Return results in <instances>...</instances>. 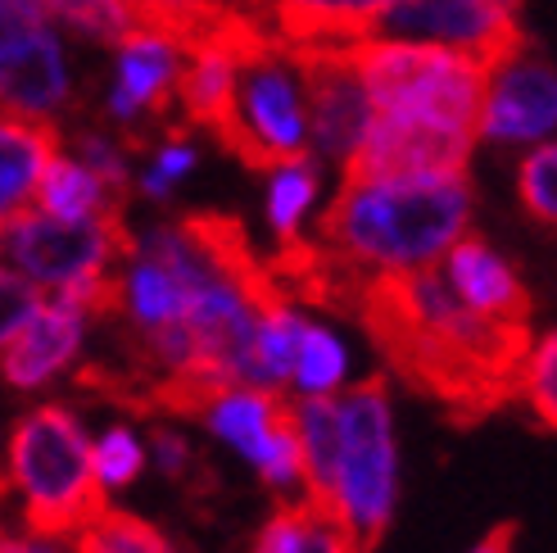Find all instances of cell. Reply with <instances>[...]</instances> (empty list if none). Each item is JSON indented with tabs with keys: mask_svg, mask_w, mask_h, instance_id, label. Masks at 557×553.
<instances>
[{
	"mask_svg": "<svg viewBox=\"0 0 557 553\" xmlns=\"http://www.w3.org/2000/svg\"><path fill=\"white\" fill-rule=\"evenodd\" d=\"M336 513L368 549L385 536L399 508V427L395 400L381 377L354 381L341 395V458L326 500L318 504Z\"/></svg>",
	"mask_w": 557,
	"mask_h": 553,
	"instance_id": "obj_5",
	"label": "cell"
},
{
	"mask_svg": "<svg viewBox=\"0 0 557 553\" xmlns=\"http://www.w3.org/2000/svg\"><path fill=\"white\" fill-rule=\"evenodd\" d=\"M69 150L87 159L109 186H119V191L136 186V173H132V150H127V142H123L119 132L77 127V132H73V142H69Z\"/></svg>",
	"mask_w": 557,
	"mask_h": 553,
	"instance_id": "obj_28",
	"label": "cell"
},
{
	"mask_svg": "<svg viewBox=\"0 0 557 553\" xmlns=\"http://www.w3.org/2000/svg\"><path fill=\"white\" fill-rule=\"evenodd\" d=\"M222 150H232L249 169H272L299 155H313L309 87L295 50L276 41L268 27L240 54V82L232 114L218 127Z\"/></svg>",
	"mask_w": 557,
	"mask_h": 553,
	"instance_id": "obj_7",
	"label": "cell"
},
{
	"mask_svg": "<svg viewBox=\"0 0 557 553\" xmlns=\"http://www.w3.org/2000/svg\"><path fill=\"white\" fill-rule=\"evenodd\" d=\"M91 458H96V481L104 490V500H119L123 490H132L150 467V431L136 422H104L91 435Z\"/></svg>",
	"mask_w": 557,
	"mask_h": 553,
	"instance_id": "obj_23",
	"label": "cell"
},
{
	"mask_svg": "<svg viewBox=\"0 0 557 553\" xmlns=\"http://www.w3.org/2000/svg\"><path fill=\"white\" fill-rule=\"evenodd\" d=\"M195 440L177 427V422H154L150 427V467L163 477V481H186L195 472Z\"/></svg>",
	"mask_w": 557,
	"mask_h": 553,
	"instance_id": "obj_30",
	"label": "cell"
},
{
	"mask_svg": "<svg viewBox=\"0 0 557 553\" xmlns=\"http://www.w3.org/2000/svg\"><path fill=\"white\" fill-rule=\"evenodd\" d=\"M0 553H91L82 527H46V521L18 517L14 527L0 536Z\"/></svg>",
	"mask_w": 557,
	"mask_h": 553,
	"instance_id": "obj_29",
	"label": "cell"
},
{
	"mask_svg": "<svg viewBox=\"0 0 557 553\" xmlns=\"http://www.w3.org/2000/svg\"><path fill=\"white\" fill-rule=\"evenodd\" d=\"M557 136V69L531 54L494 64L485 114H481V142L490 146H540Z\"/></svg>",
	"mask_w": 557,
	"mask_h": 553,
	"instance_id": "obj_13",
	"label": "cell"
},
{
	"mask_svg": "<svg viewBox=\"0 0 557 553\" xmlns=\"http://www.w3.org/2000/svg\"><path fill=\"white\" fill-rule=\"evenodd\" d=\"M186 69V41L169 23L146 19L141 27L114 46V73H109L104 91V114L119 132H141L150 119H163L177 105Z\"/></svg>",
	"mask_w": 557,
	"mask_h": 553,
	"instance_id": "obj_12",
	"label": "cell"
},
{
	"mask_svg": "<svg viewBox=\"0 0 557 553\" xmlns=\"http://www.w3.org/2000/svg\"><path fill=\"white\" fill-rule=\"evenodd\" d=\"M150 5H173V10H205L213 0H150Z\"/></svg>",
	"mask_w": 557,
	"mask_h": 553,
	"instance_id": "obj_32",
	"label": "cell"
},
{
	"mask_svg": "<svg viewBox=\"0 0 557 553\" xmlns=\"http://www.w3.org/2000/svg\"><path fill=\"white\" fill-rule=\"evenodd\" d=\"M127 241L132 236L123 232V213L54 218L33 205L5 218V268L23 272L46 295H69L104 314Z\"/></svg>",
	"mask_w": 557,
	"mask_h": 553,
	"instance_id": "obj_6",
	"label": "cell"
},
{
	"mask_svg": "<svg viewBox=\"0 0 557 553\" xmlns=\"http://www.w3.org/2000/svg\"><path fill=\"white\" fill-rule=\"evenodd\" d=\"M512 391L521 395V404L531 408L544 427L557 431V327H548L544 336H535L531 345H525Z\"/></svg>",
	"mask_w": 557,
	"mask_h": 553,
	"instance_id": "obj_25",
	"label": "cell"
},
{
	"mask_svg": "<svg viewBox=\"0 0 557 553\" xmlns=\"http://www.w3.org/2000/svg\"><path fill=\"white\" fill-rule=\"evenodd\" d=\"M372 91V123L345 173H444L467 169L481 146L490 73L481 54L440 41H354Z\"/></svg>",
	"mask_w": 557,
	"mask_h": 553,
	"instance_id": "obj_1",
	"label": "cell"
},
{
	"mask_svg": "<svg viewBox=\"0 0 557 553\" xmlns=\"http://www.w3.org/2000/svg\"><path fill=\"white\" fill-rule=\"evenodd\" d=\"M96 309L69 295H46L23 272H0V372L18 395H41L64 381L91 345Z\"/></svg>",
	"mask_w": 557,
	"mask_h": 553,
	"instance_id": "obj_8",
	"label": "cell"
},
{
	"mask_svg": "<svg viewBox=\"0 0 557 553\" xmlns=\"http://www.w3.org/2000/svg\"><path fill=\"white\" fill-rule=\"evenodd\" d=\"M282 46L363 41L399 0H240Z\"/></svg>",
	"mask_w": 557,
	"mask_h": 553,
	"instance_id": "obj_15",
	"label": "cell"
},
{
	"mask_svg": "<svg viewBox=\"0 0 557 553\" xmlns=\"http://www.w3.org/2000/svg\"><path fill=\"white\" fill-rule=\"evenodd\" d=\"M249 553H368V544L313 500H282L249 540Z\"/></svg>",
	"mask_w": 557,
	"mask_h": 553,
	"instance_id": "obj_20",
	"label": "cell"
},
{
	"mask_svg": "<svg viewBox=\"0 0 557 553\" xmlns=\"http://www.w3.org/2000/svg\"><path fill=\"white\" fill-rule=\"evenodd\" d=\"M186 408L200 418L213 445L236 454L249 472L259 467L272 440L290 427V395L268 391V385H255V381L209 385V391H200Z\"/></svg>",
	"mask_w": 557,
	"mask_h": 553,
	"instance_id": "obj_14",
	"label": "cell"
},
{
	"mask_svg": "<svg viewBox=\"0 0 557 553\" xmlns=\"http://www.w3.org/2000/svg\"><path fill=\"white\" fill-rule=\"evenodd\" d=\"M517 5L521 0H399L376 23L372 37L440 41L467 54H481L485 64H504L525 46Z\"/></svg>",
	"mask_w": 557,
	"mask_h": 553,
	"instance_id": "obj_11",
	"label": "cell"
},
{
	"mask_svg": "<svg viewBox=\"0 0 557 553\" xmlns=\"http://www.w3.org/2000/svg\"><path fill=\"white\" fill-rule=\"evenodd\" d=\"M37 209L54 218H104V213H123V191L109 186L82 155L60 150L41 177Z\"/></svg>",
	"mask_w": 557,
	"mask_h": 553,
	"instance_id": "obj_21",
	"label": "cell"
},
{
	"mask_svg": "<svg viewBox=\"0 0 557 553\" xmlns=\"http://www.w3.org/2000/svg\"><path fill=\"white\" fill-rule=\"evenodd\" d=\"M471 177L444 173H341V191L318 213V245L309 250L358 291L440 268L471 232Z\"/></svg>",
	"mask_w": 557,
	"mask_h": 553,
	"instance_id": "obj_2",
	"label": "cell"
},
{
	"mask_svg": "<svg viewBox=\"0 0 557 553\" xmlns=\"http://www.w3.org/2000/svg\"><path fill=\"white\" fill-rule=\"evenodd\" d=\"M517 196H521V209L531 213L535 223L557 232V136L521 155V163H517Z\"/></svg>",
	"mask_w": 557,
	"mask_h": 553,
	"instance_id": "obj_26",
	"label": "cell"
},
{
	"mask_svg": "<svg viewBox=\"0 0 557 553\" xmlns=\"http://www.w3.org/2000/svg\"><path fill=\"white\" fill-rule=\"evenodd\" d=\"M368 318L381 331L385 349L417 377L431 381L440 395H467L504 381L517 385L525 354V327H504L471 314L440 268L372 282L358 291Z\"/></svg>",
	"mask_w": 557,
	"mask_h": 553,
	"instance_id": "obj_3",
	"label": "cell"
},
{
	"mask_svg": "<svg viewBox=\"0 0 557 553\" xmlns=\"http://www.w3.org/2000/svg\"><path fill=\"white\" fill-rule=\"evenodd\" d=\"M309 309H299L290 295H272L259 314V331H255V358H249V381L268 385V391H290V372H295V354H299V336Z\"/></svg>",
	"mask_w": 557,
	"mask_h": 553,
	"instance_id": "obj_22",
	"label": "cell"
},
{
	"mask_svg": "<svg viewBox=\"0 0 557 553\" xmlns=\"http://www.w3.org/2000/svg\"><path fill=\"white\" fill-rule=\"evenodd\" d=\"M358 377V354L354 341L336 322H326L318 314H309L299 336V354H295V372H290V400H331L345 395Z\"/></svg>",
	"mask_w": 557,
	"mask_h": 553,
	"instance_id": "obj_19",
	"label": "cell"
},
{
	"mask_svg": "<svg viewBox=\"0 0 557 553\" xmlns=\"http://www.w3.org/2000/svg\"><path fill=\"white\" fill-rule=\"evenodd\" d=\"M195 163H200V150H195L182 132H173V136H163V142L150 150V159H146V169L136 173V191H141L146 200H169L173 191L195 173Z\"/></svg>",
	"mask_w": 557,
	"mask_h": 553,
	"instance_id": "obj_27",
	"label": "cell"
},
{
	"mask_svg": "<svg viewBox=\"0 0 557 553\" xmlns=\"http://www.w3.org/2000/svg\"><path fill=\"white\" fill-rule=\"evenodd\" d=\"M82 531H87V549L91 553H177L173 540L163 536L154 521L136 517V513H123L114 504H104Z\"/></svg>",
	"mask_w": 557,
	"mask_h": 553,
	"instance_id": "obj_24",
	"label": "cell"
},
{
	"mask_svg": "<svg viewBox=\"0 0 557 553\" xmlns=\"http://www.w3.org/2000/svg\"><path fill=\"white\" fill-rule=\"evenodd\" d=\"M87 422L69 404L41 400L18 413L5 440V490L27 521L46 527H87L109 504L96 481Z\"/></svg>",
	"mask_w": 557,
	"mask_h": 553,
	"instance_id": "obj_4",
	"label": "cell"
},
{
	"mask_svg": "<svg viewBox=\"0 0 557 553\" xmlns=\"http://www.w3.org/2000/svg\"><path fill=\"white\" fill-rule=\"evenodd\" d=\"M322 169L326 163L318 155H299L286 163H272L268 169V186H263V218L268 232L276 236L286 255L304 250V236H309V218L318 213L322 200Z\"/></svg>",
	"mask_w": 557,
	"mask_h": 553,
	"instance_id": "obj_18",
	"label": "cell"
},
{
	"mask_svg": "<svg viewBox=\"0 0 557 553\" xmlns=\"http://www.w3.org/2000/svg\"><path fill=\"white\" fill-rule=\"evenodd\" d=\"M467 553H512V531H494L481 544H471Z\"/></svg>",
	"mask_w": 557,
	"mask_h": 553,
	"instance_id": "obj_31",
	"label": "cell"
},
{
	"mask_svg": "<svg viewBox=\"0 0 557 553\" xmlns=\"http://www.w3.org/2000/svg\"><path fill=\"white\" fill-rule=\"evenodd\" d=\"M64 150V136L46 119L5 114L0 123V218H14L37 205L50 159Z\"/></svg>",
	"mask_w": 557,
	"mask_h": 553,
	"instance_id": "obj_17",
	"label": "cell"
},
{
	"mask_svg": "<svg viewBox=\"0 0 557 553\" xmlns=\"http://www.w3.org/2000/svg\"><path fill=\"white\" fill-rule=\"evenodd\" d=\"M309 87V127H313V155L331 169H349L358 146L372 123V91L358 69L354 41H326V46H290Z\"/></svg>",
	"mask_w": 557,
	"mask_h": 553,
	"instance_id": "obj_10",
	"label": "cell"
},
{
	"mask_svg": "<svg viewBox=\"0 0 557 553\" xmlns=\"http://www.w3.org/2000/svg\"><path fill=\"white\" fill-rule=\"evenodd\" d=\"M0 100L5 114L54 123L73 105V73L64 60L54 14L41 0H0Z\"/></svg>",
	"mask_w": 557,
	"mask_h": 553,
	"instance_id": "obj_9",
	"label": "cell"
},
{
	"mask_svg": "<svg viewBox=\"0 0 557 553\" xmlns=\"http://www.w3.org/2000/svg\"><path fill=\"white\" fill-rule=\"evenodd\" d=\"M440 272L449 276V286L458 291V299L471 314H481L490 322L504 327H525V314H531V299H525V286L512 268L508 255H498L485 236H462L449 255H444Z\"/></svg>",
	"mask_w": 557,
	"mask_h": 553,
	"instance_id": "obj_16",
	"label": "cell"
}]
</instances>
